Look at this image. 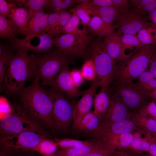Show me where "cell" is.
Wrapping results in <instances>:
<instances>
[{"instance_id": "44", "label": "cell", "mask_w": 156, "mask_h": 156, "mask_svg": "<svg viewBox=\"0 0 156 156\" xmlns=\"http://www.w3.org/2000/svg\"><path fill=\"white\" fill-rule=\"evenodd\" d=\"M12 108L6 99L0 98V120H2L12 112Z\"/></svg>"}, {"instance_id": "33", "label": "cell", "mask_w": 156, "mask_h": 156, "mask_svg": "<svg viewBox=\"0 0 156 156\" xmlns=\"http://www.w3.org/2000/svg\"><path fill=\"white\" fill-rule=\"evenodd\" d=\"M58 146L55 141L46 138L41 141L34 148V152H37L44 156L54 155L57 151Z\"/></svg>"}, {"instance_id": "6", "label": "cell", "mask_w": 156, "mask_h": 156, "mask_svg": "<svg viewBox=\"0 0 156 156\" xmlns=\"http://www.w3.org/2000/svg\"><path fill=\"white\" fill-rule=\"evenodd\" d=\"M39 122L20 105L12 108L11 114L0 120V135H14L32 131L46 135Z\"/></svg>"}, {"instance_id": "57", "label": "cell", "mask_w": 156, "mask_h": 156, "mask_svg": "<svg viewBox=\"0 0 156 156\" xmlns=\"http://www.w3.org/2000/svg\"><path fill=\"white\" fill-rule=\"evenodd\" d=\"M56 156L54 154V155H51L50 156Z\"/></svg>"}, {"instance_id": "23", "label": "cell", "mask_w": 156, "mask_h": 156, "mask_svg": "<svg viewBox=\"0 0 156 156\" xmlns=\"http://www.w3.org/2000/svg\"><path fill=\"white\" fill-rule=\"evenodd\" d=\"M134 86L146 97H149L151 93L156 88V79L148 69H147L138 78Z\"/></svg>"}, {"instance_id": "10", "label": "cell", "mask_w": 156, "mask_h": 156, "mask_svg": "<svg viewBox=\"0 0 156 156\" xmlns=\"http://www.w3.org/2000/svg\"><path fill=\"white\" fill-rule=\"evenodd\" d=\"M42 31L38 34L23 39H10L12 47L27 52L46 53L50 51L54 44V36Z\"/></svg>"}, {"instance_id": "46", "label": "cell", "mask_w": 156, "mask_h": 156, "mask_svg": "<svg viewBox=\"0 0 156 156\" xmlns=\"http://www.w3.org/2000/svg\"><path fill=\"white\" fill-rule=\"evenodd\" d=\"M113 7L118 9L120 13L129 11V8L131 6L129 0H112Z\"/></svg>"}, {"instance_id": "9", "label": "cell", "mask_w": 156, "mask_h": 156, "mask_svg": "<svg viewBox=\"0 0 156 156\" xmlns=\"http://www.w3.org/2000/svg\"><path fill=\"white\" fill-rule=\"evenodd\" d=\"M91 36L63 34L54 38V44L57 49L68 59L85 55Z\"/></svg>"}, {"instance_id": "18", "label": "cell", "mask_w": 156, "mask_h": 156, "mask_svg": "<svg viewBox=\"0 0 156 156\" xmlns=\"http://www.w3.org/2000/svg\"><path fill=\"white\" fill-rule=\"evenodd\" d=\"M29 17L28 21L25 37H28L45 32L49 13L44 11H35L29 9Z\"/></svg>"}, {"instance_id": "31", "label": "cell", "mask_w": 156, "mask_h": 156, "mask_svg": "<svg viewBox=\"0 0 156 156\" xmlns=\"http://www.w3.org/2000/svg\"><path fill=\"white\" fill-rule=\"evenodd\" d=\"M20 34L19 30L4 16L0 15V37L10 39L16 38V36Z\"/></svg>"}, {"instance_id": "19", "label": "cell", "mask_w": 156, "mask_h": 156, "mask_svg": "<svg viewBox=\"0 0 156 156\" xmlns=\"http://www.w3.org/2000/svg\"><path fill=\"white\" fill-rule=\"evenodd\" d=\"M104 147L100 142L93 139L87 144L78 146L67 148H60L57 151L55 155L56 156H86Z\"/></svg>"}, {"instance_id": "8", "label": "cell", "mask_w": 156, "mask_h": 156, "mask_svg": "<svg viewBox=\"0 0 156 156\" xmlns=\"http://www.w3.org/2000/svg\"><path fill=\"white\" fill-rule=\"evenodd\" d=\"M47 92L53 102L54 128L58 131H66L72 125L75 106L61 93L53 89Z\"/></svg>"}, {"instance_id": "50", "label": "cell", "mask_w": 156, "mask_h": 156, "mask_svg": "<svg viewBox=\"0 0 156 156\" xmlns=\"http://www.w3.org/2000/svg\"><path fill=\"white\" fill-rule=\"evenodd\" d=\"M149 66V70L156 79V52L152 56Z\"/></svg>"}, {"instance_id": "36", "label": "cell", "mask_w": 156, "mask_h": 156, "mask_svg": "<svg viewBox=\"0 0 156 156\" xmlns=\"http://www.w3.org/2000/svg\"><path fill=\"white\" fill-rule=\"evenodd\" d=\"M81 71L84 78L92 82L96 79V73L92 60L88 58L83 63Z\"/></svg>"}, {"instance_id": "41", "label": "cell", "mask_w": 156, "mask_h": 156, "mask_svg": "<svg viewBox=\"0 0 156 156\" xmlns=\"http://www.w3.org/2000/svg\"><path fill=\"white\" fill-rule=\"evenodd\" d=\"M138 113L147 116L150 115L156 120V103L153 101L146 104L138 110Z\"/></svg>"}, {"instance_id": "30", "label": "cell", "mask_w": 156, "mask_h": 156, "mask_svg": "<svg viewBox=\"0 0 156 156\" xmlns=\"http://www.w3.org/2000/svg\"><path fill=\"white\" fill-rule=\"evenodd\" d=\"M131 5L134 8L131 10L141 16L150 13L156 8V0H129Z\"/></svg>"}, {"instance_id": "26", "label": "cell", "mask_w": 156, "mask_h": 156, "mask_svg": "<svg viewBox=\"0 0 156 156\" xmlns=\"http://www.w3.org/2000/svg\"><path fill=\"white\" fill-rule=\"evenodd\" d=\"M100 120L93 111L90 112L83 117L74 129L79 133H90L97 128Z\"/></svg>"}, {"instance_id": "25", "label": "cell", "mask_w": 156, "mask_h": 156, "mask_svg": "<svg viewBox=\"0 0 156 156\" xmlns=\"http://www.w3.org/2000/svg\"><path fill=\"white\" fill-rule=\"evenodd\" d=\"M111 99V95L107 89H101V91L94 96L93 112L101 120L109 107Z\"/></svg>"}, {"instance_id": "15", "label": "cell", "mask_w": 156, "mask_h": 156, "mask_svg": "<svg viewBox=\"0 0 156 156\" xmlns=\"http://www.w3.org/2000/svg\"><path fill=\"white\" fill-rule=\"evenodd\" d=\"M99 86L96 80L92 82L90 87L75 105L72 127L74 129L83 117L90 112L93 103L96 91Z\"/></svg>"}, {"instance_id": "51", "label": "cell", "mask_w": 156, "mask_h": 156, "mask_svg": "<svg viewBox=\"0 0 156 156\" xmlns=\"http://www.w3.org/2000/svg\"><path fill=\"white\" fill-rule=\"evenodd\" d=\"M148 15L151 22L156 27V8L148 13Z\"/></svg>"}, {"instance_id": "4", "label": "cell", "mask_w": 156, "mask_h": 156, "mask_svg": "<svg viewBox=\"0 0 156 156\" xmlns=\"http://www.w3.org/2000/svg\"><path fill=\"white\" fill-rule=\"evenodd\" d=\"M46 135L28 131L14 135H0V156H26Z\"/></svg>"}, {"instance_id": "1", "label": "cell", "mask_w": 156, "mask_h": 156, "mask_svg": "<svg viewBox=\"0 0 156 156\" xmlns=\"http://www.w3.org/2000/svg\"><path fill=\"white\" fill-rule=\"evenodd\" d=\"M13 48L16 52L11 57L2 86L7 92L14 94L20 92L27 80L35 77L38 56Z\"/></svg>"}, {"instance_id": "16", "label": "cell", "mask_w": 156, "mask_h": 156, "mask_svg": "<svg viewBox=\"0 0 156 156\" xmlns=\"http://www.w3.org/2000/svg\"><path fill=\"white\" fill-rule=\"evenodd\" d=\"M122 35L114 31L105 36L103 42L105 51L116 64L130 57L123 52Z\"/></svg>"}, {"instance_id": "5", "label": "cell", "mask_w": 156, "mask_h": 156, "mask_svg": "<svg viewBox=\"0 0 156 156\" xmlns=\"http://www.w3.org/2000/svg\"><path fill=\"white\" fill-rule=\"evenodd\" d=\"M85 54L94 62L99 86L107 89L112 81L116 64L105 51L103 42L99 39L92 42Z\"/></svg>"}, {"instance_id": "55", "label": "cell", "mask_w": 156, "mask_h": 156, "mask_svg": "<svg viewBox=\"0 0 156 156\" xmlns=\"http://www.w3.org/2000/svg\"><path fill=\"white\" fill-rule=\"evenodd\" d=\"M128 155H129V156H152L151 155H142V156H138V155H130L129 154H128Z\"/></svg>"}, {"instance_id": "21", "label": "cell", "mask_w": 156, "mask_h": 156, "mask_svg": "<svg viewBox=\"0 0 156 156\" xmlns=\"http://www.w3.org/2000/svg\"><path fill=\"white\" fill-rule=\"evenodd\" d=\"M29 9L27 8L16 7L11 11L8 19L19 31L25 35L29 17Z\"/></svg>"}, {"instance_id": "39", "label": "cell", "mask_w": 156, "mask_h": 156, "mask_svg": "<svg viewBox=\"0 0 156 156\" xmlns=\"http://www.w3.org/2000/svg\"><path fill=\"white\" fill-rule=\"evenodd\" d=\"M90 141H81L68 138L57 140L56 142L58 146L62 148H67L78 146L89 143Z\"/></svg>"}, {"instance_id": "42", "label": "cell", "mask_w": 156, "mask_h": 156, "mask_svg": "<svg viewBox=\"0 0 156 156\" xmlns=\"http://www.w3.org/2000/svg\"><path fill=\"white\" fill-rule=\"evenodd\" d=\"M72 14L65 11H64L60 14L58 21L53 30L50 34L55 35L56 33L62 29L65 25Z\"/></svg>"}, {"instance_id": "52", "label": "cell", "mask_w": 156, "mask_h": 156, "mask_svg": "<svg viewBox=\"0 0 156 156\" xmlns=\"http://www.w3.org/2000/svg\"><path fill=\"white\" fill-rule=\"evenodd\" d=\"M26 0H8V2L10 3L13 4L16 6H19L22 7L23 6H24Z\"/></svg>"}, {"instance_id": "17", "label": "cell", "mask_w": 156, "mask_h": 156, "mask_svg": "<svg viewBox=\"0 0 156 156\" xmlns=\"http://www.w3.org/2000/svg\"><path fill=\"white\" fill-rule=\"evenodd\" d=\"M109 107L101 120L118 122L129 119L130 116L129 108L120 97L111 96Z\"/></svg>"}, {"instance_id": "2", "label": "cell", "mask_w": 156, "mask_h": 156, "mask_svg": "<svg viewBox=\"0 0 156 156\" xmlns=\"http://www.w3.org/2000/svg\"><path fill=\"white\" fill-rule=\"evenodd\" d=\"M35 77L31 84L19 92L20 105L32 116L53 130L52 100L47 91L40 85V79Z\"/></svg>"}, {"instance_id": "47", "label": "cell", "mask_w": 156, "mask_h": 156, "mask_svg": "<svg viewBox=\"0 0 156 156\" xmlns=\"http://www.w3.org/2000/svg\"><path fill=\"white\" fill-rule=\"evenodd\" d=\"M70 74L75 86L77 88L80 86L84 81V79L81 70L75 69L70 70Z\"/></svg>"}, {"instance_id": "53", "label": "cell", "mask_w": 156, "mask_h": 156, "mask_svg": "<svg viewBox=\"0 0 156 156\" xmlns=\"http://www.w3.org/2000/svg\"><path fill=\"white\" fill-rule=\"evenodd\" d=\"M149 97L153 99L156 100V88L151 93Z\"/></svg>"}, {"instance_id": "27", "label": "cell", "mask_w": 156, "mask_h": 156, "mask_svg": "<svg viewBox=\"0 0 156 156\" xmlns=\"http://www.w3.org/2000/svg\"><path fill=\"white\" fill-rule=\"evenodd\" d=\"M137 36L143 46H156V27L151 22H148L141 29Z\"/></svg>"}, {"instance_id": "11", "label": "cell", "mask_w": 156, "mask_h": 156, "mask_svg": "<svg viewBox=\"0 0 156 156\" xmlns=\"http://www.w3.org/2000/svg\"><path fill=\"white\" fill-rule=\"evenodd\" d=\"M133 84H113L107 89L111 95L120 96L129 109H139L146 104V97L138 91Z\"/></svg>"}, {"instance_id": "20", "label": "cell", "mask_w": 156, "mask_h": 156, "mask_svg": "<svg viewBox=\"0 0 156 156\" xmlns=\"http://www.w3.org/2000/svg\"><path fill=\"white\" fill-rule=\"evenodd\" d=\"M89 1L82 3L89 14L99 16L107 23L112 24L120 13L118 9L113 7H93L89 4Z\"/></svg>"}, {"instance_id": "43", "label": "cell", "mask_w": 156, "mask_h": 156, "mask_svg": "<svg viewBox=\"0 0 156 156\" xmlns=\"http://www.w3.org/2000/svg\"><path fill=\"white\" fill-rule=\"evenodd\" d=\"M62 12V11L53 12L49 14L48 17L47 25L45 32L50 34L53 30L58 21L60 15Z\"/></svg>"}, {"instance_id": "40", "label": "cell", "mask_w": 156, "mask_h": 156, "mask_svg": "<svg viewBox=\"0 0 156 156\" xmlns=\"http://www.w3.org/2000/svg\"><path fill=\"white\" fill-rule=\"evenodd\" d=\"M48 1L49 0H26L24 7L35 11H44V8Z\"/></svg>"}, {"instance_id": "58", "label": "cell", "mask_w": 156, "mask_h": 156, "mask_svg": "<svg viewBox=\"0 0 156 156\" xmlns=\"http://www.w3.org/2000/svg\"><path fill=\"white\" fill-rule=\"evenodd\" d=\"M128 154V156H129V155H128V154Z\"/></svg>"}, {"instance_id": "35", "label": "cell", "mask_w": 156, "mask_h": 156, "mask_svg": "<svg viewBox=\"0 0 156 156\" xmlns=\"http://www.w3.org/2000/svg\"><path fill=\"white\" fill-rule=\"evenodd\" d=\"M12 54L9 47L5 46L0 54V82L2 86L6 70Z\"/></svg>"}, {"instance_id": "49", "label": "cell", "mask_w": 156, "mask_h": 156, "mask_svg": "<svg viewBox=\"0 0 156 156\" xmlns=\"http://www.w3.org/2000/svg\"><path fill=\"white\" fill-rule=\"evenodd\" d=\"M89 3L93 7H113L112 0H89Z\"/></svg>"}, {"instance_id": "7", "label": "cell", "mask_w": 156, "mask_h": 156, "mask_svg": "<svg viewBox=\"0 0 156 156\" xmlns=\"http://www.w3.org/2000/svg\"><path fill=\"white\" fill-rule=\"evenodd\" d=\"M38 56L35 77L41 80L43 85L52 87L56 76L63 67L68 64V59L57 49Z\"/></svg>"}, {"instance_id": "22", "label": "cell", "mask_w": 156, "mask_h": 156, "mask_svg": "<svg viewBox=\"0 0 156 156\" xmlns=\"http://www.w3.org/2000/svg\"><path fill=\"white\" fill-rule=\"evenodd\" d=\"M134 138L131 132H128L115 135L100 142L108 149L115 151L128 147Z\"/></svg>"}, {"instance_id": "12", "label": "cell", "mask_w": 156, "mask_h": 156, "mask_svg": "<svg viewBox=\"0 0 156 156\" xmlns=\"http://www.w3.org/2000/svg\"><path fill=\"white\" fill-rule=\"evenodd\" d=\"M135 129L134 122L129 119L118 122L101 120L97 128L90 133L94 140L101 142L116 135L131 132Z\"/></svg>"}, {"instance_id": "24", "label": "cell", "mask_w": 156, "mask_h": 156, "mask_svg": "<svg viewBox=\"0 0 156 156\" xmlns=\"http://www.w3.org/2000/svg\"><path fill=\"white\" fill-rule=\"evenodd\" d=\"M89 31L99 37L105 36L115 31V25L106 23L97 16H94L87 25Z\"/></svg>"}, {"instance_id": "28", "label": "cell", "mask_w": 156, "mask_h": 156, "mask_svg": "<svg viewBox=\"0 0 156 156\" xmlns=\"http://www.w3.org/2000/svg\"><path fill=\"white\" fill-rule=\"evenodd\" d=\"M80 19L75 14L72 15L64 26L57 32L55 34H69L79 35H88L86 28L79 29V25L80 23Z\"/></svg>"}, {"instance_id": "56", "label": "cell", "mask_w": 156, "mask_h": 156, "mask_svg": "<svg viewBox=\"0 0 156 156\" xmlns=\"http://www.w3.org/2000/svg\"><path fill=\"white\" fill-rule=\"evenodd\" d=\"M153 136L156 139V132L152 133Z\"/></svg>"}, {"instance_id": "48", "label": "cell", "mask_w": 156, "mask_h": 156, "mask_svg": "<svg viewBox=\"0 0 156 156\" xmlns=\"http://www.w3.org/2000/svg\"><path fill=\"white\" fill-rule=\"evenodd\" d=\"M117 152L104 147L90 153L86 156H113Z\"/></svg>"}, {"instance_id": "29", "label": "cell", "mask_w": 156, "mask_h": 156, "mask_svg": "<svg viewBox=\"0 0 156 156\" xmlns=\"http://www.w3.org/2000/svg\"><path fill=\"white\" fill-rule=\"evenodd\" d=\"M122 40L123 51L126 55L127 50H129L130 53L133 55L144 46L136 34H122Z\"/></svg>"}, {"instance_id": "14", "label": "cell", "mask_w": 156, "mask_h": 156, "mask_svg": "<svg viewBox=\"0 0 156 156\" xmlns=\"http://www.w3.org/2000/svg\"><path fill=\"white\" fill-rule=\"evenodd\" d=\"M116 21V29L122 35L136 34L148 23L142 16L131 11L120 13Z\"/></svg>"}, {"instance_id": "3", "label": "cell", "mask_w": 156, "mask_h": 156, "mask_svg": "<svg viewBox=\"0 0 156 156\" xmlns=\"http://www.w3.org/2000/svg\"><path fill=\"white\" fill-rule=\"evenodd\" d=\"M156 52V46L144 45L131 57L117 64L110 85L132 83L148 68Z\"/></svg>"}, {"instance_id": "34", "label": "cell", "mask_w": 156, "mask_h": 156, "mask_svg": "<svg viewBox=\"0 0 156 156\" xmlns=\"http://www.w3.org/2000/svg\"><path fill=\"white\" fill-rule=\"evenodd\" d=\"M133 121L135 125L152 133L156 132V120L139 113L135 114Z\"/></svg>"}, {"instance_id": "45", "label": "cell", "mask_w": 156, "mask_h": 156, "mask_svg": "<svg viewBox=\"0 0 156 156\" xmlns=\"http://www.w3.org/2000/svg\"><path fill=\"white\" fill-rule=\"evenodd\" d=\"M16 6L13 4L8 3L7 1L0 0V15L7 18L12 10Z\"/></svg>"}, {"instance_id": "38", "label": "cell", "mask_w": 156, "mask_h": 156, "mask_svg": "<svg viewBox=\"0 0 156 156\" xmlns=\"http://www.w3.org/2000/svg\"><path fill=\"white\" fill-rule=\"evenodd\" d=\"M70 12L79 18L85 27L86 25L88 24L92 18L90 16L87 11L81 4L77 5L70 10Z\"/></svg>"}, {"instance_id": "13", "label": "cell", "mask_w": 156, "mask_h": 156, "mask_svg": "<svg viewBox=\"0 0 156 156\" xmlns=\"http://www.w3.org/2000/svg\"><path fill=\"white\" fill-rule=\"evenodd\" d=\"M70 70L68 65L62 68L54 80L52 89L61 93L71 100H75L83 95L87 90L81 91L75 86L70 76Z\"/></svg>"}, {"instance_id": "54", "label": "cell", "mask_w": 156, "mask_h": 156, "mask_svg": "<svg viewBox=\"0 0 156 156\" xmlns=\"http://www.w3.org/2000/svg\"><path fill=\"white\" fill-rule=\"evenodd\" d=\"M113 156H128V155L127 153L117 152Z\"/></svg>"}, {"instance_id": "37", "label": "cell", "mask_w": 156, "mask_h": 156, "mask_svg": "<svg viewBox=\"0 0 156 156\" xmlns=\"http://www.w3.org/2000/svg\"><path fill=\"white\" fill-rule=\"evenodd\" d=\"M150 147V144L146 138L144 140L139 137H135L128 147L133 152L139 153L143 152H148Z\"/></svg>"}, {"instance_id": "32", "label": "cell", "mask_w": 156, "mask_h": 156, "mask_svg": "<svg viewBox=\"0 0 156 156\" xmlns=\"http://www.w3.org/2000/svg\"><path fill=\"white\" fill-rule=\"evenodd\" d=\"M78 3V0H49L44 10L51 12L62 11Z\"/></svg>"}]
</instances>
